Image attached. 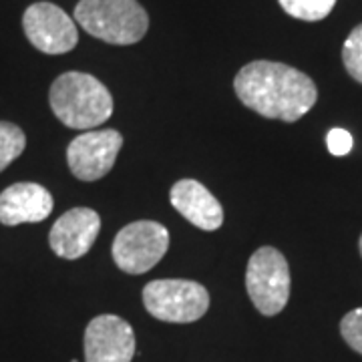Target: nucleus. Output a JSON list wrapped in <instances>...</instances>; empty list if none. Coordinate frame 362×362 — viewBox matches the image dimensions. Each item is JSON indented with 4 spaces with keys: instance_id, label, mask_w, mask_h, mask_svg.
<instances>
[{
    "instance_id": "obj_12",
    "label": "nucleus",
    "mask_w": 362,
    "mask_h": 362,
    "mask_svg": "<svg viewBox=\"0 0 362 362\" xmlns=\"http://www.w3.org/2000/svg\"><path fill=\"white\" fill-rule=\"evenodd\" d=\"M171 206L195 228L204 232L220 230L223 223V209L214 194L195 180H180L169 192Z\"/></svg>"
},
{
    "instance_id": "obj_2",
    "label": "nucleus",
    "mask_w": 362,
    "mask_h": 362,
    "mask_svg": "<svg viewBox=\"0 0 362 362\" xmlns=\"http://www.w3.org/2000/svg\"><path fill=\"white\" fill-rule=\"evenodd\" d=\"M49 103L54 117L71 129L99 127L113 115V97L99 78L69 71L52 81Z\"/></svg>"
},
{
    "instance_id": "obj_8",
    "label": "nucleus",
    "mask_w": 362,
    "mask_h": 362,
    "mask_svg": "<svg viewBox=\"0 0 362 362\" xmlns=\"http://www.w3.org/2000/svg\"><path fill=\"white\" fill-rule=\"evenodd\" d=\"M121 145L123 137L115 129L85 131L66 147L69 169L81 181L101 180L115 165Z\"/></svg>"
},
{
    "instance_id": "obj_5",
    "label": "nucleus",
    "mask_w": 362,
    "mask_h": 362,
    "mask_svg": "<svg viewBox=\"0 0 362 362\" xmlns=\"http://www.w3.org/2000/svg\"><path fill=\"white\" fill-rule=\"evenodd\" d=\"M145 310L161 322L189 324L209 308V294L194 280H153L143 288Z\"/></svg>"
},
{
    "instance_id": "obj_17",
    "label": "nucleus",
    "mask_w": 362,
    "mask_h": 362,
    "mask_svg": "<svg viewBox=\"0 0 362 362\" xmlns=\"http://www.w3.org/2000/svg\"><path fill=\"white\" fill-rule=\"evenodd\" d=\"M326 145H328V151L332 153V156L337 157H344L349 156L350 149H352V135H350L346 129H332L328 133V137H326Z\"/></svg>"
},
{
    "instance_id": "obj_10",
    "label": "nucleus",
    "mask_w": 362,
    "mask_h": 362,
    "mask_svg": "<svg viewBox=\"0 0 362 362\" xmlns=\"http://www.w3.org/2000/svg\"><path fill=\"white\" fill-rule=\"evenodd\" d=\"M101 230V218L90 207H73L52 223L51 250L65 259H78L89 252Z\"/></svg>"
},
{
    "instance_id": "obj_15",
    "label": "nucleus",
    "mask_w": 362,
    "mask_h": 362,
    "mask_svg": "<svg viewBox=\"0 0 362 362\" xmlns=\"http://www.w3.org/2000/svg\"><path fill=\"white\" fill-rule=\"evenodd\" d=\"M342 63L350 77L362 85V25L354 26V30L344 40L342 47Z\"/></svg>"
},
{
    "instance_id": "obj_6",
    "label": "nucleus",
    "mask_w": 362,
    "mask_h": 362,
    "mask_svg": "<svg viewBox=\"0 0 362 362\" xmlns=\"http://www.w3.org/2000/svg\"><path fill=\"white\" fill-rule=\"evenodd\" d=\"M169 250V232L157 221L127 223L113 240L117 268L127 274H145L157 266Z\"/></svg>"
},
{
    "instance_id": "obj_11",
    "label": "nucleus",
    "mask_w": 362,
    "mask_h": 362,
    "mask_svg": "<svg viewBox=\"0 0 362 362\" xmlns=\"http://www.w3.org/2000/svg\"><path fill=\"white\" fill-rule=\"evenodd\" d=\"M52 207L54 202L47 187L30 181L13 183L0 194V223H37L51 216Z\"/></svg>"
},
{
    "instance_id": "obj_4",
    "label": "nucleus",
    "mask_w": 362,
    "mask_h": 362,
    "mask_svg": "<svg viewBox=\"0 0 362 362\" xmlns=\"http://www.w3.org/2000/svg\"><path fill=\"white\" fill-rule=\"evenodd\" d=\"M290 268L276 247L264 246L247 262L246 290L250 300L264 316H276L284 310L290 298Z\"/></svg>"
},
{
    "instance_id": "obj_14",
    "label": "nucleus",
    "mask_w": 362,
    "mask_h": 362,
    "mask_svg": "<svg viewBox=\"0 0 362 362\" xmlns=\"http://www.w3.org/2000/svg\"><path fill=\"white\" fill-rule=\"evenodd\" d=\"M280 6L294 18L316 23L332 13L337 0H278Z\"/></svg>"
},
{
    "instance_id": "obj_9",
    "label": "nucleus",
    "mask_w": 362,
    "mask_h": 362,
    "mask_svg": "<svg viewBox=\"0 0 362 362\" xmlns=\"http://www.w3.org/2000/svg\"><path fill=\"white\" fill-rule=\"evenodd\" d=\"M135 356V332L115 314H101L85 328V362H131Z\"/></svg>"
},
{
    "instance_id": "obj_7",
    "label": "nucleus",
    "mask_w": 362,
    "mask_h": 362,
    "mask_svg": "<svg viewBox=\"0 0 362 362\" xmlns=\"http://www.w3.org/2000/svg\"><path fill=\"white\" fill-rule=\"evenodd\" d=\"M23 28L28 42L45 54H65L78 42L73 18L52 2H35L23 14Z\"/></svg>"
},
{
    "instance_id": "obj_16",
    "label": "nucleus",
    "mask_w": 362,
    "mask_h": 362,
    "mask_svg": "<svg viewBox=\"0 0 362 362\" xmlns=\"http://www.w3.org/2000/svg\"><path fill=\"white\" fill-rule=\"evenodd\" d=\"M340 334L350 349L362 354V308L350 310L340 320Z\"/></svg>"
},
{
    "instance_id": "obj_13",
    "label": "nucleus",
    "mask_w": 362,
    "mask_h": 362,
    "mask_svg": "<svg viewBox=\"0 0 362 362\" xmlns=\"http://www.w3.org/2000/svg\"><path fill=\"white\" fill-rule=\"evenodd\" d=\"M26 147L25 131L18 125L0 121V173L13 163L14 159L23 156Z\"/></svg>"
},
{
    "instance_id": "obj_3",
    "label": "nucleus",
    "mask_w": 362,
    "mask_h": 362,
    "mask_svg": "<svg viewBox=\"0 0 362 362\" xmlns=\"http://www.w3.org/2000/svg\"><path fill=\"white\" fill-rule=\"evenodd\" d=\"M75 21L109 45H135L149 28V16L137 0H78Z\"/></svg>"
},
{
    "instance_id": "obj_1",
    "label": "nucleus",
    "mask_w": 362,
    "mask_h": 362,
    "mask_svg": "<svg viewBox=\"0 0 362 362\" xmlns=\"http://www.w3.org/2000/svg\"><path fill=\"white\" fill-rule=\"evenodd\" d=\"M235 95L266 119L294 123L318 101V89L306 73L274 61H254L233 78Z\"/></svg>"
},
{
    "instance_id": "obj_18",
    "label": "nucleus",
    "mask_w": 362,
    "mask_h": 362,
    "mask_svg": "<svg viewBox=\"0 0 362 362\" xmlns=\"http://www.w3.org/2000/svg\"><path fill=\"white\" fill-rule=\"evenodd\" d=\"M358 247H361V254H362V235H361V240H358Z\"/></svg>"
}]
</instances>
